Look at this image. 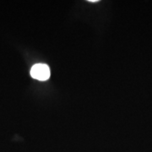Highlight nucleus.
<instances>
[{
	"mask_svg": "<svg viewBox=\"0 0 152 152\" xmlns=\"http://www.w3.org/2000/svg\"><path fill=\"white\" fill-rule=\"evenodd\" d=\"M31 75L38 80H47L50 77V69L48 66L43 64H35L31 69Z\"/></svg>",
	"mask_w": 152,
	"mask_h": 152,
	"instance_id": "nucleus-1",
	"label": "nucleus"
},
{
	"mask_svg": "<svg viewBox=\"0 0 152 152\" xmlns=\"http://www.w3.org/2000/svg\"><path fill=\"white\" fill-rule=\"evenodd\" d=\"M98 0H89V2H92V3H96V2H97Z\"/></svg>",
	"mask_w": 152,
	"mask_h": 152,
	"instance_id": "nucleus-2",
	"label": "nucleus"
}]
</instances>
